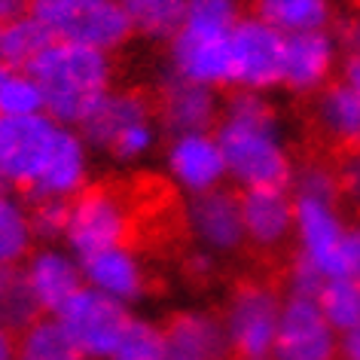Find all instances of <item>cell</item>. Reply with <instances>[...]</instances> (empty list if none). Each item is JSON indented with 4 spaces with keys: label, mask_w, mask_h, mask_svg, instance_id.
Masks as SVG:
<instances>
[{
    "label": "cell",
    "mask_w": 360,
    "mask_h": 360,
    "mask_svg": "<svg viewBox=\"0 0 360 360\" xmlns=\"http://www.w3.org/2000/svg\"><path fill=\"white\" fill-rule=\"evenodd\" d=\"M110 360H171L165 327L143 318H131L129 330L122 333Z\"/></svg>",
    "instance_id": "f546056e"
},
{
    "label": "cell",
    "mask_w": 360,
    "mask_h": 360,
    "mask_svg": "<svg viewBox=\"0 0 360 360\" xmlns=\"http://www.w3.org/2000/svg\"><path fill=\"white\" fill-rule=\"evenodd\" d=\"M339 174L323 162L302 165L293 180L296 263L321 281L345 275V248L351 226L339 211Z\"/></svg>",
    "instance_id": "3957f363"
},
{
    "label": "cell",
    "mask_w": 360,
    "mask_h": 360,
    "mask_svg": "<svg viewBox=\"0 0 360 360\" xmlns=\"http://www.w3.org/2000/svg\"><path fill=\"white\" fill-rule=\"evenodd\" d=\"M37 321V305L25 284L22 266H0V323L13 333H22Z\"/></svg>",
    "instance_id": "83f0119b"
},
{
    "label": "cell",
    "mask_w": 360,
    "mask_h": 360,
    "mask_svg": "<svg viewBox=\"0 0 360 360\" xmlns=\"http://www.w3.org/2000/svg\"><path fill=\"white\" fill-rule=\"evenodd\" d=\"M339 333L323 318L321 305L309 293H287L272 360H336Z\"/></svg>",
    "instance_id": "7c38bea8"
},
{
    "label": "cell",
    "mask_w": 360,
    "mask_h": 360,
    "mask_svg": "<svg viewBox=\"0 0 360 360\" xmlns=\"http://www.w3.org/2000/svg\"><path fill=\"white\" fill-rule=\"evenodd\" d=\"M314 122L330 143L360 150V95L351 92L342 79L318 92Z\"/></svg>",
    "instance_id": "44dd1931"
},
{
    "label": "cell",
    "mask_w": 360,
    "mask_h": 360,
    "mask_svg": "<svg viewBox=\"0 0 360 360\" xmlns=\"http://www.w3.org/2000/svg\"><path fill=\"white\" fill-rule=\"evenodd\" d=\"M31 300L43 314H56L83 290V259L61 245H43L22 263Z\"/></svg>",
    "instance_id": "5bb4252c"
},
{
    "label": "cell",
    "mask_w": 360,
    "mask_h": 360,
    "mask_svg": "<svg viewBox=\"0 0 360 360\" xmlns=\"http://www.w3.org/2000/svg\"><path fill=\"white\" fill-rule=\"evenodd\" d=\"M345 278L360 284V226H351L348 248H345Z\"/></svg>",
    "instance_id": "d6a6232c"
},
{
    "label": "cell",
    "mask_w": 360,
    "mask_h": 360,
    "mask_svg": "<svg viewBox=\"0 0 360 360\" xmlns=\"http://www.w3.org/2000/svg\"><path fill=\"white\" fill-rule=\"evenodd\" d=\"M342 83H345L354 95H360V58H357V56L348 61L345 70H342Z\"/></svg>",
    "instance_id": "74e56055"
},
{
    "label": "cell",
    "mask_w": 360,
    "mask_h": 360,
    "mask_svg": "<svg viewBox=\"0 0 360 360\" xmlns=\"http://www.w3.org/2000/svg\"><path fill=\"white\" fill-rule=\"evenodd\" d=\"M28 6H31V0H0V25L28 15Z\"/></svg>",
    "instance_id": "d590c367"
},
{
    "label": "cell",
    "mask_w": 360,
    "mask_h": 360,
    "mask_svg": "<svg viewBox=\"0 0 360 360\" xmlns=\"http://www.w3.org/2000/svg\"><path fill=\"white\" fill-rule=\"evenodd\" d=\"M351 46H354V56L360 58V19L354 22V28H351Z\"/></svg>",
    "instance_id": "f35d334b"
},
{
    "label": "cell",
    "mask_w": 360,
    "mask_h": 360,
    "mask_svg": "<svg viewBox=\"0 0 360 360\" xmlns=\"http://www.w3.org/2000/svg\"><path fill=\"white\" fill-rule=\"evenodd\" d=\"M336 360H360V327L339 336V357Z\"/></svg>",
    "instance_id": "e575fe53"
},
{
    "label": "cell",
    "mask_w": 360,
    "mask_h": 360,
    "mask_svg": "<svg viewBox=\"0 0 360 360\" xmlns=\"http://www.w3.org/2000/svg\"><path fill=\"white\" fill-rule=\"evenodd\" d=\"M314 300H318L323 318L330 321V327L336 330L339 336L360 327V284L357 281H351L345 275L327 278Z\"/></svg>",
    "instance_id": "484cf974"
},
{
    "label": "cell",
    "mask_w": 360,
    "mask_h": 360,
    "mask_svg": "<svg viewBox=\"0 0 360 360\" xmlns=\"http://www.w3.org/2000/svg\"><path fill=\"white\" fill-rule=\"evenodd\" d=\"M34 229L37 238L58 241L65 238V223H68V202H34Z\"/></svg>",
    "instance_id": "4dcf8cb0"
},
{
    "label": "cell",
    "mask_w": 360,
    "mask_h": 360,
    "mask_svg": "<svg viewBox=\"0 0 360 360\" xmlns=\"http://www.w3.org/2000/svg\"><path fill=\"white\" fill-rule=\"evenodd\" d=\"M134 226V211L122 193L110 186H86L77 199L68 202L65 248L79 259L101 254V250L129 245Z\"/></svg>",
    "instance_id": "ba28073f"
},
{
    "label": "cell",
    "mask_w": 360,
    "mask_h": 360,
    "mask_svg": "<svg viewBox=\"0 0 360 360\" xmlns=\"http://www.w3.org/2000/svg\"><path fill=\"white\" fill-rule=\"evenodd\" d=\"M159 125V113L141 92L110 89L77 129L92 150L122 165H134L156 150Z\"/></svg>",
    "instance_id": "8992f818"
},
{
    "label": "cell",
    "mask_w": 360,
    "mask_h": 360,
    "mask_svg": "<svg viewBox=\"0 0 360 360\" xmlns=\"http://www.w3.org/2000/svg\"><path fill=\"white\" fill-rule=\"evenodd\" d=\"M31 70L40 83L46 113L74 129L110 92L113 83L110 52L77 43H49L34 58Z\"/></svg>",
    "instance_id": "277c9868"
},
{
    "label": "cell",
    "mask_w": 360,
    "mask_h": 360,
    "mask_svg": "<svg viewBox=\"0 0 360 360\" xmlns=\"http://www.w3.org/2000/svg\"><path fill=\"white\" fill-rule=\"evenodd\" d=\"M165 174L190 199L223 190V180H229V174L217 134L214 131L171 134L165 147Z\"/></svg>",
    "instance_id": "4fadbf2b"
},
{
    "label": "cell",
    "mask_w": 360,
    "mask_h": 360,
    "mask_svg": "<svg viewBox=\"0 0 360 360\" xmlns=\"http://www.w3.org/2000/svg\"><path fill=\"white\" fill-rule=\"evenodd\" d=\"M171 360H223L229 354L226 330L217 314L180 311L165 327Z\"/></svg>",
    "instance_id": "ffe728a7"
},
{
    "label": "cell",
    "mask_w": 360,
    "mask_h": 360,
    "mask_svg": "<svg viewBox=\"0 0 360 360\" xmlns=\"http://www.w3.org/2000/svg\"><path fill=\"white\" fill-rule=\"evenodd\" d=\"M34 211L10 186H0V266H22L34 254Z\"/></svg>",
    "instance_id": "7402d4cb"
},
{
    "label": "cell",
    "mask_w": 360,
    "mask_h": 360,
    "mask_svg": "<svg viewBox=\"0 0 360 360\" xmlns=\"http://www.w3.org/2000/svg\"><path fill=\"white\" fill-rule=\"evenodd\" d=\"M220 120V101L211 86L190 83V79L171 77L159 98V122L171 134L186 131H211Z\"/></svg>",
    "instance_id": "d6986e66"
},
{
    "label": "cell",
    "mask_w": 360,
    "mask_h": 360,
    "mask_svg": "<svg viewBox=\"0 0 360 360\" xmlns=\"http://www.w3.org/2000/svg\"><path fill=\"white\" fill-rule=\"evenodd\" d=\"M284 296L266 281L238 284L223 305V330H226L229 351L236 357H272L278 323H281Z\"/></svg>",
    "instance_id": "9c48e42d"
},
{
    "label": "cell",
    "mask_w": 360,
    "mask_h": 360,
    "mask_svg": "<svg viewBox=\"0 0 360 360\" xmlns=\"http://www.w3.org/2000/svg\"><path fill=\"white\" fill-rule=\"evenodd\" d=\"M342 180H345V190L360 202V150H354V156L345 162V171H342Z\"/></svg>",
    "instance_id": "836d02e7"
},
{
    "label": "cell",
    "mask_w": 360,
    "mask_h": 360,
    "mask_svg": "<svg viewBox=\"0 0 360 360\" xmlns=\"http://www.w3.org/2000/svg\"><path fill=\"white\" fill-rule=\"evenodd\" d=\"M49 37L43 34V28L31 15H22L15 22L0 25V61L4 65H19V68H31L34 58L49 46Z\"/></svg>",
    "instance_id": "4316f807"
},
{
    "label": "cell",
    "mask_w": 360,
    "mask_h": 360,
    "mask_svg": "<svg viewBox=\"0 0 360 360\" xmlns=\"http://www.w3.org/2000/svg\"><path fill=\"white\" fill-rule=\"evenodd\" d=\"M28 15L52 43H77L101 52L120 49L134 31L120 0H31Z\"/></svg>",
    "instance_id": "52a82bcc"
},
{
    "label": "cell",
    "mask_w": 360,
    "mask_h": 360,
    "mask_svg": "<svg viewBox=\"0 0 360 360\" xmlns=\"http://www.w3.org/2000/svg\"><path fill=\"white\" fill-rule=\"evenodd\" d=\"M257 19L284 37L327 31L333 19V0H257Z\"/></svg>",
    "instance_id": "603a6c76"
},
{
    "label": "cell",
    "mask_w": 360,
    "mask_h": 360,
    "mask_svg": "<svg viewBox=\"0 0 360 360\" xmlns=\"http://www.w3.org/2000/svg\"><path fill=\"white\" fill-rule=\"evenodd\" d=\"M245 238L257 250H281L293 241L296 202L287 186H257L241 193Z\"/></svg>",
    "instance_id": "2e32d148"
},
{
    "label": "cell",
    "mask_w": 360,
    "mask_h": 360,
    "mask_svg": "<svg viewBox=\"0 0 360 360\" xmlns=\"http://www.w3.org/2000/svg\"><path fill=\"white\" fill-rule=\"evenodd\" d=\"M186 229L195 238V245L208 254H232L245 238V220H241V195L229 190H214L195 195L186 205Z\"/></svg>",
    "instance_id": "9a60e30c"
},
{
    "label": "cell",
    "mask_w": 360,
    "mask_h": 360,
    "mask_svg": "<svg viewBox=\"0 0 360 360\" xmlns=\"http://www.w3.org/2000/svg\"><path fill=\"white\" fill-rule=\"evenodd\" d=\"M56 321L68 333V339L86 354V360H110L113 348L120 345L122 333L131 323L125 305L107 300L104 293H95L92 287H83L56 314Z\"/></svg>",
    "instance_id": "30bf717a"
},
{
    "label": "cell",
    "mask_w": 360,
    "mask_h": 360,
    "mask_svg": "<svg viewBox=\"0 0 360 360\" xmlns=\"http://www.w3.org/2000/svg\"><path fill=\"white\" fill-rule=\"evenodd\" d=\"M339 61V46L327 31L290 34L284 37V58H281V86L296 95L323 92Z\"/></svg>",
    "instance_id": "e0dca14e"
},
{
    "label": "cell",
    "mask_w": 360,
    "mask_h": 360,
    "mask_svg": "<svg viewBox=\"0 0 360 360\" xmlns=\"http://www.w3.org/2000/svg\"><path fill=\"white\" fill-rule=\"evenodd\" d=\"M19 360H86L56 318H37L19 333Z\"/></svg>",
    "instance_id": "d4e9b609"
},
{
    "label": "cell",
    "mask_w": 360,
    "mask_h": 360,
    "mask_svg": "<svg viewBox=\"0 0 360 360\" xmlns=\"http://www.w3.org/2000/svg\"><path fill=\"white\" fill-rule=\"evenodd\" d=\"M281 58H284V34L269 28L266 22L241 19L229 43V83L238 92L263 95L281 86Z\"/></svg>",
    "instance_id": "8fae6325"
},
{
    "label": "cell",
    "mask_w": 360,
    "mask_h": 360,
    "mask_svg": "<svg viewBox=\"0 0 360 360\" xmlns=\"http://www.w3.org/2000/svg\"><path fill=\"white\" fill-rule=\"evenodd\" d=\"M83 281L95 293H104L107 300L129 309L147 293V266L129 245L101 250L83 259Z\"/></svg>",
    "instance_id": "ac0fdd59"
},
{
    "label": "cell",
    "mask_w": 360,
    "mask_h": 360,
    "mask_svg": "<svg viewBox=\"0 0 360 360\" xmlns=\"http://www.w3.org/2000/svg\"><path fill=\"white\" fill-rule=\"evenodd\" d=\"M184 272H186V278H190V281H199V284L211 281L214 272H217V257L199 248L195 254H190V257L184 259Z\"/></svg>",
    "instance_id": "1f68e13d"
},
{
    "label": "cell",
    "mask_w": 360,
    "mask_h": 360,
    "mask_svg": "<svg viewBox=\"0 0 360 360\" xmlns=\"http://www.w3.org/2000/svg\"><path fill=\"white\" fill-rule=\"evenodd\" d=\"M129 13L134 31L147 34V37L171 40V34L177 31L180 19H184L186 0H120Z\"/></svg>",
    "instance_id": "f1b7e54d"
},
{
    "label": "cell",
    "mask_w": 360,
    "mask_h": 360,
    "mask_svg": "<svg viewBox=\"0 0 360 360\" xmlns=\"http://www.w3.org/2000/svg\"><path fill=\"white\" fill-rule=\"evenodd\" d=\"M236 360H257V357H236ZM266 360H272V357H266Z\"/></svg>",
    "instance_id": "ab89813d"
},
{
    "label": "cell",
    "mask_w": 360,
    "mask_h": 360,
    "mask_svg": "<svg viewBox=\"0 0 360 360\" xmlns=\"http://www.w3.org/2000/svg\"><path fill=\"white\" fill-rule=\"evenodd\" d=\"M0 360H19V336L0 323Z\"/></svg>",
    "instance_id": "8d00e7d4"
},
{
    "label": "cell",
    "mask_w": 360,
    "mask_h": 360,
    "mask_svg": "<svg viewBox=\"0 0 360 360\" xmlns=\"http://www.w3.org/2000/svg\"><path fill=\"white\" fill-rule=\"evenodd\" d=\"M217 141L226 159V174L241 190L287 186L293 156L272 104L257 92H238L220 110Z\"/></svg>",
    "instance_id": "7a4b0ae2"
},
{
    "label": "cell",
    "mask_w": 360,
    "mask_h": 360,
    "mask_svg": "<svg viewBox=\"0 0 360 360\" xmlns=\"http://www.w3.org/2000/svg\"><path fill=\"white\" fill-rule=\"evenodd\" d=\"M92 174V147L74 125L49 113L0 120V186L34 202H70Z\"/></svg>",
    "instance_id": "6da1fadb"
},
{
    "label": "cell",
    "mask_w": 360,
    "mask_h": 360,
    "mask_svg": "<svg viewBox=\"0 0 360 360\" xmlns=\"http://www.w3.org/2000/svg\"><path fill=\"white\" fill-rule=\"evenodd\" d=\"M241 22L238 0H186L184 19L171 34V70L202 86L229 83V43Z\"/></svg>",
    "instance_id": "5b68a950"
},
{
    "label": "cell",
    "mask_w": 360,
    "mask_h": 360,
    "mask_svg": "<svg viewBox=\"0 0 360 360\" xmlns=\"http://www.w3.org/2000/svg\"><path fill=\"white\" fill-rule=\"evenodd\" d=\"M37 113H46V107L34 70L0 61V120H22Z\"/></svg>",
    "instance_id": "cb8c5ba5"
}]
</instances>
